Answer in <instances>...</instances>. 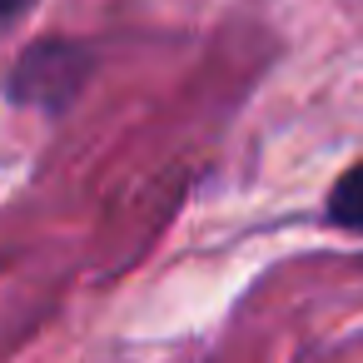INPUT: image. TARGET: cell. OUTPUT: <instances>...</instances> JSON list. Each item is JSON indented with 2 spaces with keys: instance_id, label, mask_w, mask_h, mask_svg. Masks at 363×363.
I'll use <instances>...</instances> for the list:
<instances>
[{
  "instance_id": "6da1fadb",
  "label": "cell",
  "mask_w": 363,
  "mask_h": 363,
  "mask_svg": "<svg viewBox=\"0 0 363 363\" xmlns=\"http://www.w3.org/2000/svg\"><path fill=\"white\" fill-rule=\"evenodd\" d=\"M328 219H333L338 229L363 234V164H353V169L333 184V194H328Z\"/></svg>"
}]
</instances>
